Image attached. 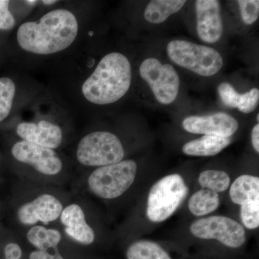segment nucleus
Masks as SVG:
<instances>
[{
  "label": "nucleus",
  "instance_id": "25",
  "mask_svg": "<svg viewBox=\"0 0 259 259\" xmlns=\"http://www.w3.org/2000/svg\"><path fill=\"white\" fill-rule=\"evenodd\" d=\"M240 11L243 22L247 25L254 23L259 17V1L258 0H239Z\"/></svg>",
  "mask_w": 259,
  "mask_h": 259
},
{
  "label": "nucleus",
  "instance_id": "21",
  "mask_svg": "<svg viewBox=\"0 0 259 259\" xmlns=\"http://www.w3.org/2000/svg\"><path fill=\"white\" fill-rule=\"evenodd\" d=\"M127 259H171L159 245L149 241L135 242L126 253Z\"/></svg>",
  "mask_w": 259,
  "mask_h": 259
},
{
  "label": "nucleus",
  "instance_id": "2",
  "mask_svg": "<svg viewBox=\"0 0 259 259\" xmlns=\"http://www.w3.org/2000/svg\"><path fill=\"white\" fill-rule=\"evenodd\" d=\"M132 69L124 54L112 52L98 63L81 86L83 98L97 105H107L120 100L128 92Z\"/></svg>",
  "mask_w": 259,
  "mask_h": 259
},
{
  "label": "nucleus",
  "instance_id": "27",
  "mask_svg": "<svg viewBox=\"0 0 259 259\" xmlns=\"http://www.w3.org/2000/svg\"><path fill=\"white\" fill-rule=\"evenodd\" d=\"M5 259H22L23 250L21 246L15 242H10L5 245Z\"/></svg>",
  "mask_w": 259,
  "mask_h": 259
},
{
  "label": "nucleus",
  "instance_id": "4",
  "mask_svg": "<svg viewBox=\"0 0 259 259\" xmlns=\"http://www.w3.org/2000/svg\"><path fill=\"white\" fill-rule=\"evenodd\" d=\"M23 182V194L15 208L19 226L25 231L32 226H50L59 222L63 209L71 199L63 187Z\"/></svg>",
  "mask_w": 259,
  "mask_h": 259
},
{
  "label": "nucleus",
  "instance_id": "19",
  "mask_svg": "<svg viewBox=\"0 0 259 259\" xmlns=\"http://www.w3.org/2000/svg\"><path fill=\"white\" fill-rule=\"evenodd\" d=\"M187 2L185 0H153L145 10V19L149 23H163L170 15L180 11Z\"/></svg>",
  "mask_w": 259,
  "mask_h": 259
},
{
  "label": "nucleus",
  "instance_id": "13",
  "mask_svg": "<svg viewBox=\"0 0 259 259\" xmlns=\"http://www.w3.org/2000/svg\"><path fill=\"white\" fill-rule=\"evenodd\" d=\"M182 126L191 134L230 138L238 129V122L228 114L218 112L210 115L186 117Z\"/></svg>",
  "mask_w": 259,
  "mask_h": 259
},
{
  "label": "nucleus",
  "instance_id": "5",
  "mask_svg": "<svg viewBox=\"0 0 259 259\" xmlns=\"http://www.w3.org/2000/svg\"><path fill=\"white\" fill-rule=\"evenodd\" d=\"M137 169V163L131 159L98 167L87 176L84 186L89 193L97 198L105 200L117 199L134 185Z\"/></svg>",
  "mask_w": 259,
  "mask_h": 259
},
{
  "label": "nucleus",
  "instance_id": "11",
  "mask_svg": "<svg viewBox=\"0 0 259 259\" xmlns=\"http://www.w3.org/2000/svg\"><path fill=\"white\" fill-rule=\"evenodd\" d=\"M190 231L197 238L217 240L230 248H239L245 241L243 227L226 216H210L199 219L191 225Z\"/></svg>",
  "mask_w": 259,
  "mask_h": 259
},
{
  "label": "nucleus",
  "instance_id": "24",
  "mask_svg": "<svg viewBox=\"0 0 259 259\" xmlns=\"http://www.w3.org/2000/svg\"><path fill=\"white\" fill-rule=\"evenodd\" d=\"M242 223L248 229H256L259 226V202L241 206Z\"/></svg>",
  "mask_w": 259,
  "mask_h": 259
},
{
  "label": "nucleus",
  "instance_id": "28",
  "mask_svg": "<svg viewBox=\"0 0 259 259\" xmlns=\"http://www.w3.org/2000/svg\"><path fill=\"white\" fill-rule=\"evenodd\" d=\"M251 141L252 145L254 148L255 151L256 153H259V125L257 124L251 133Z\"/></svg>",
  "mask_w": 259,
  "mask_h": 259
},
{
  "label": "nucleus",
  "instance_id": "16",
  "mask_svg": "<svg viewBox=\"0 0 259 259\" xmlns=\"http://www.w3.org/2000/svg\"><path fill=\"white\" fill-rule=\"evenodd\" d=\"M218 93L223 104L226 106L238 108L243 113L254 111L258 105L259 90L253 88L241 95L233 88L231 83H221L218 88Z\"/></svg>",
  "mask_w": 259,
  "mask_h": 259
},
{
  "label": "nucleus",
  "instance_id": "29",
  "mask_svg": "<svg viewBox=\"0 0 259 259\" xmlns=\"http://www.w3.org/2000/svg\"><path fill=\"white\" fill-rule=\"evenodd\" d=\"M42 3L45 5H53L54 3H57V1H53V0H47L46 1V0H44V1H42Z\"/></svg>",
  "mask_w": 259,
  "mask_h": 259
},
{
  "label": "nucleus",
  "instance_id": "30",
  "mask_svg": "<svg viewBox=\"0 0 259 259\" xmlns=\"http://www.w3.org/2000/svg\"><path fill=\"white\" fill-rule=\"evenodd\" d=\"M25 3H28V4H32V3H37L36 1H25Z\"/></svg>",
  "mask_w": 259,
  "mask_h": 259
},
{
  "label": "nucleus",
  "instance_id": "22",
  "mask_svg": "<svg viewBox=\"0 0 259 259\" xmlns=\"http://www.w3.org/2000/svg\"><path fill=\"white\" fill-rule=\"evenodd\" d=\"M198 182L202 188L219 193L228 190L231 179L226 172L220 170H207L199 175Z\"/></svg>",
  "mask_w": 259,
  "mask_h": 259
},
{
  "label": "nucleus",
  "instance_id": "10",
  "mask_svg": "<svg viewBox=\"0 0 259 259\" xmlns=\"http://www.w3.org/2000/svg\"><path fill=\"white\" fill-rule=\"evenodd\" d=\"M58 223L65 237L76 244L89 246L96 240V231L90 222L82 196L70 199Z\"/></svg>",
  "mask_w": 259,
  "mask_h": 259
},
{
  "label": "nucleus",
  "instance_id": "7",
  "mask_svg": "<svg viewBox=\"0 0 259 259\" xmlns=\"http://www.w3.org/2000/svg\"><path fill=\"white\" fill-rule=\"evenodd\" d=\"M188 187L178 174L167 175L157 181L148 194L146 215L153 223L171 217L185 200Z\"/></svg>",
  "mask_w": 259,
  "mask_h": 259
},
{
  "label": "nucleus",
  "instance_id": "12",
  "mask_svg": "<svg viewBox=\"0 0 259 259\" xmlns=\"http://www.w3.org/2000/svg\"><path fill=\"white\" fill-rule=\"evenodd\" d=\"M23 231L26 241L35 248L29 259H65L59 250L65 236L59 228L38 225Z\"/></svg>",
  "mask_w": 259,
  "mask_h": 259
},
{
  "label": "nucleus",
  "instance_id": "9",
  "mask_svg": "<svg viewBox=\"0 0 259 259\" xmlns=\"http://www.w3.org/2000/svg\"><path fill=\"white\" fill-rule=\"evenodd\" d=\"M139 72L160 103L170 105L175 101L180 90V79L171 65L162 64L158 59L149 58L143 61Z\"/></svg>",
  "mask_w": 259,
  "mask_h": 259
},
{
  "label": "nucleus",
  "instance_id": "14",
  "mask_svg": "<svg viewBox=\"0 0 259 259\" xmlns=\"http://www.w3.org/2000/svg\"><path fill=\"white\" fill-rule=\"evenodd\" d=\"M15 132L22 141L51 149L57 150L64 142V132L61 126L47 120L20 122Z\"/></svg>",
  "mask_w": 259,
  "mask_h": 259
},
{
  "label": "nucleus",
  "instance_id": "6",
  "mask_svg": "<svg viewBox=\"0 0 259 259\" xmlns=\"http://www.w3.org/2000/svg\"><path fill=\"white\" fill-rule=\"evenodd\" d=\"M125 149L120 139L111 132L96 131L83 136L75 150L78 164L87 168L113 164L122 161Z\"/></svg>",
  "mask_w": 259,
  "mask_h": 259
},
{
  "label": "nucleus",
  "instance_id": "8",
  "mask_svg": "<svg viewBox=\"0 0 259 259\" xmlns=\"http://www.w3.org/2000/svg\"><path fill=\"white\" fill-rule=\"evenodd\" d=\"M167 54L175 64L201 76H213L223 67L222 56L215 49L186 40H172Z\"/></svg>",
  "mask_w": 259,
  "mask_h": 259
},
{
  "label": "nucleus",
  "instance_id": "31",
  "mask_svg": "<svg viewBox=\"0 0 259 259\" xmlns=\"http://www.w3.org/2000/svg\"><path fill=\"white\" fill-rule=\"evenodd\" d=\"M256 119H257V121H258V120H259V114H257V116H256Z\"/></svg>",
  "mask_w": 259,
  "mask_h": 259
},
{
  "label": "nucleus",
  "instance_id": "17",
  "mask_svg": "<svg viewBox=\"0 0 259 259\" xmlns=\"http://www.w3.org/2000/svg\"><path fill=\"white\" fill-rule=\"evenodd\" d=\"M230 138L214 136H204L192 140L184 145L182 151L192 156H212L221 153L231 144Z\"/></svg>",
  "mask_w": 259,
  "mask_h": 259
},
{
  "label": "nucleus",
  "instance_id": "1",
  "mask_svg": "<svg viewBox=\"0 0 259 259\" xmlns=\"http://www.w3.org/2000/svg\"><path fill=\"white\" fill-rule=\"evenodd\" d=\"M78 32L79 23L74 13L59 8L48 12L38 21L22 24L17 32V41L26 52L51 55L71 47Z\"/></svg>",
  "mask_w": 259,
  "mask_h": 259
},
{
  "label": "nucleus",
  "instance_id": "23",
  "mask_svg": "<svg viewBox=\"0 0 259 259\" xmlns=\"http://www.w3.org/2000/svg\"><path fill=\"white\" fill-rule=\"evenodd\" d=\"M16 86L9 77L0 78V122L8 118L13 108Z\"/></svg>",
  "mask_w": 259,
  "mask_h": 259
},
{
  "label": "nucleus",
  "instance_id": "3",
  "mask_svg": "<svg viewBox=\"0 0 259 259\" xmlns=\"http://www.w3.org/2000/svg\"><path fill=\"white\" fill-rule=\"evenodd\" d=\"M11 155L25 182L63 187L71 179L69 166L56 150L20 140L12 146Z\"/></svg>",
  "mask_w": 259,
  "mask_h": 259
},
{
  "label": "nucleus",
  "instance_id": "32",
  "mask_svg": "<svg viewBox=\"0 0 259 259\" xmlns=\"http://www.w3.org/2000/svg\"><path fill=\"white\" fill-rule=\"evenodd\" d=\"M0 157H1V154H0Z\"/></svg>",
  "mask_w": 259,
  "mask_h": 259
},
{
  "label": "nucleus",
  "instance_id": "15",
  "mask_svg": "<svg viewBox=\"0 0 259 259\" xmlns=\"http://www.w3.org/2000/svg\"><path fill=\"white\" fill-rule=\"evenodd\" d=\"M197 30L199 38L207 44H214L222 36L223 25L221 4L217 0H197Z\"/></svg>",
  "mask_w": 259,
  "mask_h": 259
},
{
  "label": "nucleus",
  "instance_id": "18",
  "mask_svg": "<svg viewBox=\"0 0 259 259\" xmlns=\"http://www.w3.org/2000/svg\"><path fill=\"white\" fill-rule=\"evenodd\" d=\"M230 197L238 205L259 202V178L251 175H241L231 185Z\"/></svg>",
  "mask_w": 259,
  "mask_h": 259
},
{
  "label": "nucleus",
  "instance_id": "26",
  "mask_svg": "<svg viewBox=\"0 0 259 259\" xmlns=\"http://www.w3.org/2000/svg\"><path fill=\"white\" fill-rule=\"evenodd\" d=\"M10 1L0 0V30H9L14 28L15 19L9 10Z\"/></svg>",
  "mask_w": 259,
  "mask_h": 259
},
{
  "label": "nucleus",
  "instance_id": "20",
  "mask_svg": "<svg viewBox=\"0 0 259 259\" xmlns=\"http://www.w3.org/2000/svg\"><path fill=\"white\" fill-rule=\"evenodd\" d=\"M219 205L218 194L207 189L197 191L190 197L188 202V207L191 213L198 217L214 212Z\"/></svg>",
  "mask_w": 259,
  "mask_h": 259
}]
</instances>
